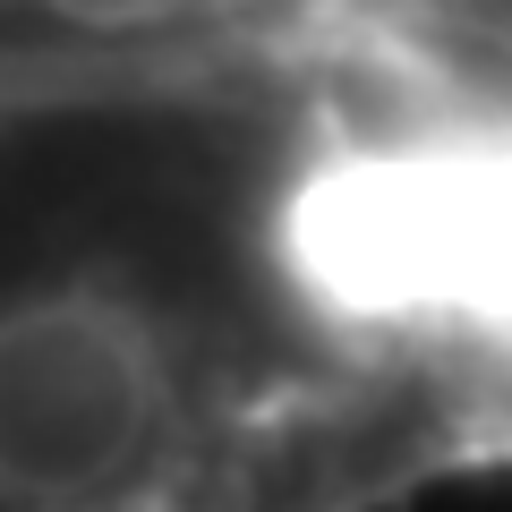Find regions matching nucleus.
I'll return each mask as SVG.
<instances>
[{"mask_svg":"<svg viewBox=\"0 0 512 512\" xmlns=\"http://www.w3.org/2000/svg\"><path fill=\"white\" fill-rule=\"evenodd\" d=\"M282 239L342 325L512 350V120H410L333 146Z\"/></svg>","mask_w":512,"mask_h":512,"instance_id":"nucleus-1","label":"nucleus"},{"mask_svg":"<svg viewBox=\"0 0 512 512\" xmlns=\"http://www.w3.org/2000/svg\"><path fill=\"white\" fill-rule=\"evenodd\" d=\"M171 359L146 308L94 282L0 299V504L86 512L163 453Z\"/></svg>","mask_w":512,"mask_h":512,"instance_id":"nucleus-2","label":"nucleus"},{"mask_svg":"<svg viewBox=\"0 0 512 512\" xmlns=\"http://www.w3.org/2000/svg\"><path fill=\"white\" fill-rule=\"evenodd\" d=\"M52 18H69V26H86V35H128V26H154V18H171L180 0H43Z\"/></svg>","mask_w":512,"mask_h":512,"instance_id":"nucleus-3","label":"nucleus"}]
</instances>
